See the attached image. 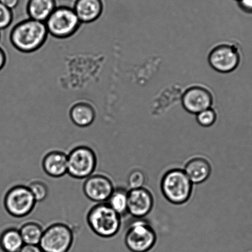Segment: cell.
<instances>
[{
    "label": "cell",
    "instance_id": "1",
    "mask_svg": "<svg viewBox=\"0 0 252 252\" xmlns=\"http://www.w3.org/2000/svg\"><path fill=\"white\" fill-rule=\"evenodd\" d=\"M48 35L45 23L29 18L12 29L9 38L16 50L30 53L40 49L46 42Z\"/></svg>",
    "mask_w": 252,
    "mask_h": 252
},
{
    "label": "cell",
    "instance_id": "2",
    "mask_svg": "<svg viewBox=\"0 0 252 252\" xmlns=\"http://www.w3.org/2000/svg\"><path fill=\"white\" fill-rule=\"evenodd\" d=\"M86 221L91 231L103 239L116 236L122 227V217L106 202L94 204L90 207Z\"/></svg>",
    "mask_w": 252,
    "mask_h": 252
},
{
    "label": "cell",
    "instance_id": "3",
    "mask_svg": "<svg viewBox=\"0 0 252 252\" xmlns=\"http://www.w3.org/2000/svg\"><path fill=\"white\" fill-rule=\"evenodd\" d=\"M160 188L164 197L171 204L183 205L191 197L193 184L183 169L173 168L163 176Z\"/></svg>",
    "mask_w": 252,
    "mask_h": 252
},
{
    "label": "cell",
    "instance_id": "4",
    "mask_svg": "<svg viewBox=\"0 0 252 252\" xmlns=\"http://www.w3.org/2000/svg\"><path fill=\"white\" fill-rule=\"evenodd\" d=\"M67 154V174L77 180H85L96 172L97 156L94 148L87 144H78Z\"/></svg>",
    "mask_w": 252,
    "mask_h": 252
},
{
    "label": "cell",
    "instance_id": "5",
    "mask_svg": "<svg viewBox=\"0 0 252 252\" xmlns=\"http://www.w3.org/2000/svg\"><path fill=\"white\" fill-rule=\"evenodd\" d=\"M36 203L26 184L14 185L9 188L3 198L4 209L15 219L29 216L35 209Z\"/></svg>",
    "mask_w": 252,
    "mask_h": 252
},
{
    "label": "cell",
    "instance_id": "6",
    "mask_svg": "<svg viewBox=\"0 0 252 252\" xmlns=\"http://www.w3.org/2000/svg\"><path fill=\"white\" fill-rule=\"evenodd\" d=\"M74 237L69 225L63 222H53L45 227L39 246L43 252H68Z\"/></svg>",
    "mask_w": 252,
    "mask_h": 252
},
{
    "label": "cell",
    "instance_id": "7",
    "mask_svg": "<svg viewBox=\"0 0 252 252\" xmlns=\"http://www.w3.org/2000/svg\"><path fill=\"white\" fill-rule=\"evenodd\" d=\"M45 23L48 34L60 39L70 37L82 24L73 9L65 6H57Z\"/></svg>",
    "mask_w": 252,
    "mask_h": 252
},
{
    "label": "cell",
    "instance_id": "8",
    "mask_svg": "<svg viewBox=\"0 0 252 252\" xmlns=\"http://www.w3.org/2000/svg\"><path fill=\"white\" fill-rule=\"evenodd\" d=\"M124 241L131 252H148L156 244L157 235L147 220L136 219L127 229Z\"/></svg>",
    "mask_w": 252,
    "mask_h": 252
},
{
    "label": "cell",
    "instance_id": "9",
    "mask_svg": "<svg viewBox=\"0 0 252 252\" xmlns=\"http://www.w3.org/2000/svg\"><path fill=\"white\" fill-rule=\"evenodd\" d=\"M115 188L113 180L108 175L95 172L84 180L83 192L90 201L99 204L107 202Z\"/></svg>",
    "mask_w": 252,
    "mask_h": 252
},
{
    "label": "cell",
    "instance_id": "10",
    "mask_svg": "<svg viewBox=\"0 0 252 252\" xmlns=\"http://www.w3.org/2000/svg\"><path fill=\"white\" fill-rule=\"evenodd\" d=\"M240 62V55L236 48L229 45H220L212 51L209 63L213 68L221 73L236 69Z\"/></svg>",
    "mask_w": 252,
    "mask_h": 252
},
{
    "label": "cell",
    "instance_id": "11",
    "mask_svg": "<svg viewBox=\"0 0 252 252\" xmlns=\"http://www.w3.org/2000/svg\"><path fill=\"white\" fill-rule=\"evenodd\" d=\"M154 200L151 192L146 188L129 189L128 215L135 219H144L153 209Z\"/></svg>",
    "mask_w": 252,
    "mask_h": 252
},
{
    "label": "cell",
    "instance_id": "12",
    "mask_svg": "<svg viewBox=\"0 0 252 252\" xmlns=\"http://www.w3.org/2000/svg\"><path fill=\"white\" fill-rule=\"evenodd\" d=\"M41 167L48 177L60 178L67 174V154L65 152L52 149L44 154Z\"/></svg>",
    "mask_w": 252,
    "mask_h": 252
},
{
    "label": "cell",
    "instance_id": "13",
    "mask_svg": "<svg viewBox=\"0 0 252 252\" xmlns=\"http://www.w3.org/2000/svg\"><path fill=\"white\" fill-rule=\"evenodd\" d=\"M212 104L211 94L203 88H192L188 90L183 95V106L190 113L199 114L204 110L210 108Z\"/></svg>",
    "mask_w": 252,
    "mask_h": 252
},
{
    "label": "cell",
    "instance_id": "14",
    "mask_svg": "<svg viewBox=\"0 0 252 252\" xmlns=\"http://www.w3.org/2000/svg\"><path fill=\"white\" fill-rule=\"evenodd\" d=\"M73 10L81 23H94L103 11L102 0H76Z\"/></svg>",
    "mask_w": 252,
    "mask_h": 252
},
{
    "label": "cell",
    "instance_id": "15",
    "mask_svg": "<svg viewBox=\"0 0 252 252\" xmlns=\"http://www.w3.org/2000/svg\"><path fill=\"white\" fill-rule=\"evenodd\" d=\"M183 170L192 184L197 185L208 180L211 175L212 167L206 158L195 157L186 163Z\"/></svg>",
    "mask_w": 252,
    "mask_h": 252
},
{
    "label": "cell",
    "instance_id": "16",
    "mask_svg": "<svg viewBox=\"0 0 252 252\" xmlns=\"http://www.w3.org/2000/svg\"><path fill=\"white\" fill-rule=\"evenodd\" d=\"M56 8V0H29L27 13L29 18L45 23Z\"/></svg>",
    "mask_w": 252,
    "mask_h": 252
},
{
    "label": "cell",
    "instance_id": "17",
    "mask_svg": "<svg viewBox=\"0 0 252 252\" xmlns=\"http://www.w3.org/2000/svg\"><path fill=\"white\" fill-rule=\"evenodd\" d=\"M69 115L73 123L81 128L91 126L96 117L94 107L87 102H78L73 105Z\"/></svg>",
    "mask_w": 252,
    "mask_h": 252
},
{
    "label": "cell",
    "instance_id": "18",
    "mask_svg": "<svg viewBox=\"0 0 252 252\" xmlns=\"http://www.w3.org/2000/svg\"><path fill=\"white\" fill-rule=\"evenodd\" d=\"M24 244L18 227L9 226L0 233V249L3 252H18Z\"/></svg>",
    "mask_w": 252,
    "mask_h": 252
},
{
    "label": "cell",
    "instance_id": "19",
    "mask_svg": "<svg viewBox=\"0 0 252 252\" xmlns=\"http://www.w3.org/2000/svg\"><path fill=\"white\" fill-rule=\"evenodd\" d=\"M24 244L39 245L44 229L42 224L35 220H29L18 227Z\"/></svg>",
    "mask_w": 252,
    "mask_h": 252
},
{
    "label": "cell",
    "instance_id": "20",
    "mask_svg": "<svg viewBox=\"0 0 252 252\" xmlns=\"http://www.w3.org/2000/svg\"><path fill=\"white\" fill-rule=\"evenodd\" d=\"M128 189L123 187H116L106 202L122 218L128 215Z\"/></svg>",
    "mask_w": 252,
    "mask_h": 252
},
{
    "label": "cell",
    "instance_id": "21",
    "mask_svg": "<svg viewBox=\"0 0 252 252\" xmlns=\"http://www.w3.org/2000/svg\"><path fill=\"white\" fill-rule=\"evenodd\" d=\"M26 185L28 186L36 202H43L47 199L50 189L45 181L40 178H33L29 181Z\"/></svg>",
    "mask_w": 252,
    "mask_h": 252
},
{
    "label": "cell",
    "instance_id": "22",
    "mask_svg": "<svg viewBox=\"0 0 252 252\" xmlns=\"http://www.w3.org/2000/svg\"><path fill=\"white\" fill-rule=\"evenodd\" d=\"M145 183L146 176L141 170H134L129 173L128 177V185L129 189L143 188Z\"/></svg>",
    "mask_w": 252,
    "mask_h": 252
},
{
    "label": "cell",
    "instance_id": "23",
    "mask_svg": "<svg viewBox=\"0 0 252 252\" xmlns=\"http://www.w3.org/2000/svg\"><path fill=\"white\" fill-rule=\"evenodd\" d=\"M217 116L211 108L204 110L197 114V121L200 126L204 127L212 126L216 121Z\"/></svg>",
    "mask_w": 252,
    "mask_h": 252
},
{
    "label": "cell",
    "instance_id": "24",
    "mask_svg": "<svg viewBox=\"0 0 252 252\" xmlns=\"http://www.w3.org/2000/svg\"><path fill=\"white\" fill-rule=\"evenodd\" d=\"M13 20V11L0 3V31L8 28L11 25Z\"/></svg>",
    "mask_w": 252,
    "mask_h": 252
},
{
    "label": "cell",
    "instance_id": "25",
    "mask_svg": "<svg viewBox=\"0 0 252 252\" xmlns=\"http://www.w3.org/2000/svg\"><path fill=\"white\" fill-rule=\"evenodd\" d=\"M18 252H43L39 245L24 244Z\"/></svg>",
    "mask_w": 252,
    "mask_h": 252
},
{
    "label": "cell",
    "instance_id": "26",
    "mask_svg": "<svg viewBox=\"0 0 252 252\" xmlns=\"http://www.w3.org/2000/svg\"><path fill=\"white\" fill-rule=\"evenodd\" d=\"M239 3L244 11L252 13V0H239Z\"/></svg>",
    "mask_w": 252,
    "mask_h": 252
},
{
    "label": "cell",
    "instance_id": "27",
    "mask_svg": "<svg viewBox=\"0 0 252 252\" xmlns=\"http://www.w3.org/2000/svg\"><path fill=\"white\" fill-rule=\"evenodd\" d=\"M20 0H0V3L4 4L7 8L13 10L18 6Z\"/></svg>",
    "mask_w": 252,
    "mask_h": 252
},
{
    "label": "cell",
    "instance_id": "28",
    "mask_svg": "<svg viewBox=\"0 0 252 252\" xmlns=\"http://www.w3.org/2000/svg\"><path fill=\"white\" fill-rule=\"evenodd\" d=\"M7 57L5 51L0 47V71L4 67L6 63Z\"/></svg>",
    "mask_w": 252,
    "mask_h": 252
},
{
    "label": "cell",
    "instance_id": "29",
    "mask_svg": "<svg viewBox=\"0 0 252 252\" xmlns=\"http://www.w3.org/2000/svg\"><path fill=\"white\" fill-rule=\"evenodd\" d=\"M237 1H239V0H237Z\"/></svg>",
    "mask_w": 252,
    "mask_h": 252
},
{
    "label": "cell",
    "instance_id": "30",
    "mask_svg": "<svg viewBox=\"0 0 252 252\" xmlns=\"http://www.w3.org/2000/svg\"><path fill=\"white\" fill-rule=\"evenodd\" d=\"M0 36H1V35H0Z\"/></svg>",
    "mask_w": 252,
    "mask_h": 252
}]
</instances>
